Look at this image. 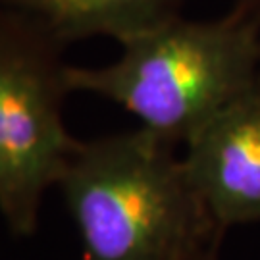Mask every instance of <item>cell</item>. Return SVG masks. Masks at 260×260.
<instances>
[{"label":"cell","instance_id":"obj_2","mask_svg":"<svg viewBox=\"0 0 260 260\" xmlns=\"http://www.w3.org/2000/svg\"><path fill=\"white\" fill-rule=\"evenodd\" d=\"M120 45L106 66L68 64L70 93L118 104L174 147L260 75V25L233 8L206 21L176 14Z\"/></svg>","mask_w":260,"mask_h":260},{"label":"cell","instance_id":"obj_6","mask_svg":"<svg viewBox=\"0 0 260 260\" xmlns=\"http://www.w3.org/2000/svg\"><path fill=\"white\" fill-rule=\"evenodd\" d=\"M233 10L260 25V0H235Z\"/></svg>","mask_w":260,"mask_h":260},{"label":"cell","instance_id":"obj_7","mask_svg":"<svg viewBox=\"0 0 260 260\" xmlns=\"http://www.w3.org/2000/svg\"><path fill=\"white\" fill-rule=\"evenodd\" d=\"M195 260H220V245H214L210 249H206L201 256H197Z\"/></svg>","mask_w":260,"mask_h":260},{"label":"cell","instance_id":"obj_1","mask_svg":"<svg viewBox=\"0 0 260 260\" xmlns=\"http://www.w3.org/2000/svg\"><path fill=\"white\" fill-rule=\"evenodd\" d=\"M174 145L147 127L81 141L58 189L81 260H195L222 245Z\"/></svg>","mask_w":260,"mask_h":260},{"label":"cell","instance_id":"obj_5","mask_svg":"<svg viewBox=\"0 0 260 260\" xmlns=\"http://www.w3.org/2000/svg\"><path fill=\"white\" fill-rule=\"evenodd\" d=\"M183 0H0L2 8L29 14L64 45L89 37L118 43L179 14Z\"/></svg>","mask_w":260,"mask_h":260},{"label":"cell","instance_id":"obj_3","mask_svg":"<svg viewBox=\"0 0 260 260\" xmlns=\"http://www.w3.org/2000/svg\"><path fill=\"white\" fill-rule=\"evenodd\" d=\"M66 47L33 16L0 6V216L18 237L37 232L79 145L64 123Z\"/></svg>","mask_w":260,"mask_h":260},{"label":"cell","instance_id":"obj_4","mask_svg":"<svg viewBox=\"0 0 260 260\" xmlns=\"http://www.w3.org/2000/svg\"><path fill=\"white\" fill-rule=\"evenodd\" d=\"M181 158L220 232L260 222V75L189 137Z\"/></svg>","mask_w":260,"mask_h":260}]
</instances>
